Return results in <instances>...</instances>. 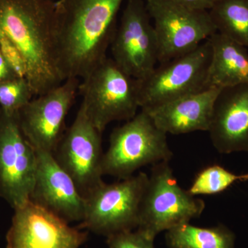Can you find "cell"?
<instances>
[{
    "instance_id": "6da1fadb",
    "label": "cell",
    "mask_w": 248,
    "mask_h": 248,
    "mask_svg": "<svg viewBox=\"0 0 248 248\" xmlns=\"http://www.w3.org/2000/svg\"><path fill=\"white\" fill-rule=\"evenodd\" d=\"M123 1H55L59 66L65 80L84 79L107 58Z\"/></svg>"
},
{
    "instance_id": "7a4b0ae2",
    "label": "cell",
    "mask_w": 248,
    "mask_h": 248,
    "mask_svg": "<svg viewBox=\"0 0 248 248\" xmlns=\"http://www.w3.org/2000/svg\"><path fill=\"white\" fill-rule=\"evenodd\" d=\"M0 33L22 54L26 79L35 95H42L65 81L59 66L55 1L0 0Z\"/></svg>"
},
{
    "instance_id": "3957f363",
    "label": "cell",
    "mask_w": 248,
    "mask_h": 248,
    "mask_svg": "<svg viewBox=\"0 0 248 248\" xmlns=\"http://www.w3.org/2000/svg\"><path fill=\"white\" fill-rule=\"evenodd\" d=\"M172 156L167 134L148 112L141 110L112 130L103 156V174L126 179L143 166L170 161Z\"/></svg>"
},
{
    "instance_id": "277c9868",
    "label": "cell",
    "mask_w": 248,
    "mask_h": 248,
    "mask_svg": "<svg viewBox=\"0 0 248 248\" xmlns=\"http://www.w3.org/2000/svg\"><path fill=\"white\" fill-rule=\"evenodd\" d=\"M81 104L90 120L103 133L109 124L128 121L138 114V80L107 58L79 84Z\"/></svg>"
},
{
    "instance_id": "5b68a950",
    "label": "cell",
    "mask_w": 248,
    "mask_h": 248,
    "mask_svg": "<svg viewBox=\"0 0 248 248\" xmlns=\"http://www.w3.org/2000/svg\"><path fill=\"white\" fill-rule=\"evenodd\" d=\"M205 207L203 200L178 184L169 161L158 163L148 177L137 229L155 239L161 232L198 218Z\"/></svg>"
},
{
    "instance_id": "8992f818",
    "label": "cell",
    "mask_w": 248,
    "mask_h": 248,
    "mask_svg": "<svg viewBox=\"0 0 248 248\" xmlns=\"http://www.w3.org/2000/svg\"><path fill=\"white\" fill-rule=\"evenodd\" d=\"M208 40L182 56L161 63L145 79L138 80L139 104L146 112L200 93L207 88L212 59Z\"/></svg>"
},
{
    "instance_id": "52a82bcc",
    "label": "cell",
    "mask_w": 248,
    "mask_h": 248,
    "mask_svg": "<svg viewBox=\"0 0 248 248\" xmlns=\"http://www.w3.org/2000/svg\"><path fill=\"white\" fill-rule=\"evenodd\" d=\"M148 177L141 172L113 184L103 182L85 197L84 218L78 228L106 237L136 230Z\"/></svg>"
},
{
    "instance_id": "ba28073f",
    "label": "cell",
    "mask_w": 248,
    "mask_h": 248,
    "mask_svg": "<svg viewBox=\"0 0 248 248\" xmlns=\"http://www.w3.org/2000/svg\"><path fill=\"white\" fill-rule=\"evenodd\" d=\"M154 22L159 63L195 50L217 32L209 11L188 9L170 0H146Z\"/></svg>"
},
{
    "instance_id": "9c48e42d",
    "label": "cell",
    "mask_w": 248,
    "mask_h": 248,
    "mask_svg": "<svg viewBox=\"0 0 248 248\" xmlns=\"http://www.w3.org/2000/svg\"><path fill=\"white\" fill-rule=\"evenodd\" d=\"M37 167V151L23 134L17 113L0 108V197L13 208L30 201Z\"/></svg>"
},
{
    "instance_id": "30bf717a",
    "label": "cell",
    "mask_w": 248,
    "mask_h": 248,
    "mask_svg": "<svg viewBox=\"0 0 248 248\" xmlns=\"http://www.w3.org/2000/svg\"><path fill=\"white\" fill-rule=\"evenodd\" d=\"M143 0H128L111 42L112 60L138 80L145 79L159 62L154 26Z\"/></svg>"
},
{
    "instance_id": "8fae6325",
    "label": "cell",
    "mask_w": 248,
    "mask_h": 248,
    "mask_svg": "<svg viewBox=\"0 0 248 248\" xmlns=\"http://www.w3.org/2000/svg\"><path fill=\"white\" fill-rule=\"evenodd\" d=\"M102 134L81 104L74 122L53 153L84 198L104 182Z\"/></svg>"
},
{
    "instance_id": "7c38bea8",
    "label": "cell",
    "mask_w": 248,
    "mask_h": 248,
    "mask_svg": "<svg viewBox=\"0 0 248 248\" xmlns=\"http://www.w3.org/2000/svg\"><path fill=\"white\" fill-rule=\"evenodd\" d=\"M79 78L32 99L17 112L24 136L35 150L53 153L65 133L66 119L79 91Z\"/></svg>"
},
{
    "instance_id": "4fadbf2b",
    "label": "cell",
    "mask_w": 248,
    "mask_h": 248,
    "mask_svg": "<svg viewBox=\"0 0 248 248\" xmlns=\"http://www.w3.org/2000/svg\"><path fill=\"white\" fill-rule=\"evenodd\" d=\"M89 232L31 201L14 209L6 248H80Z\"/></svg>"
},
{
    "instance_id": "5bb4252c",
    "label": "cell",
    "mask_w": 248,
    "mask_h": 248,
    "mask_svg": "<svg viewBox=\"0 0 248 248\" xmlns=\"http://www.w3.org/2000/svg\"><path fill=\"white\" fill-rule=\"evenodd\" d=\"M37 173L31 202L68 223L84 218L85 200L53 153L36 150Z\"/></svg>"
},
{
    "instance_id": "9a60e30c",
    "label": "cell",
    "mask_w": 248,
    "mask_h": 248,
    "mask_svg": "<svg viewBox=\"0 0 248 248\" xmlns=\"http://www.w3.org/2000/svg\"><path fill=\"white\" fill-rule=\"evenodd\" d=\"M208 132L221 154L248 152V84L221 90Z\"/></svg>"
},
{
    "instance_id": "2e32d148",
    "label": "cell",
    "mask_w": 248,
    "mask_h": 248,
    "mask_svg": "<svg viewBox=\"0 0 248 248\" xmlns=\"http://www.w3.org/2000/svg\"><path fill=\"white\" fill-rule=\"evenodd\" d=\"M221 90L218 88L205 89L147 112L166 134L182 135L208 131L214 105Z\"/></svg>"
},
{
    "instance_id": "e0dca14e",
    "label": "cell",
    "mask_w": 248,
    "mask_h": 248,
    "mask_svg": "<svg viewBox=\"0 0 248 248\" xmlns=\"http://www.w3.org/2000/svg\"><path fill=\"white\" fill-rule=\"evenodd\" d=\"M208 41L213 54L207 88L222 89L248 84L247 48L218 32L211 36Z\"/></svg>"
},
{
    "instance_id": "ac0fdd59",
    "label": "cell",
    "mask_w": 248,
    "mask_h": 248,
    "mask_svg": "<svg viewBox=\"0 0 248 248\" xmlns=\"http://www.w3.org/2000/svg\"><path fill=\"white\" fill-rule=\"evenodd\" d=\"M170 248H234L235 235L227 227L200 228L182 223L166 231Z\"/></svg>"
},
{
    "instance_id": "d6986e66",
    "label": "cell",
    "mask_w": 248,
    "mask_h": 248,
    "mask_svg": "<svg viewBox=\"0 0 248 248\" xmlns=\"http://www.w3.org/2000/svg\"><path fill=\"white\" fill-rule=\"evenodd\" d=\"M209 14L217 32L248 48V0H218Z\"/></svg>"
},
{
    "instance_id": "ffe728a7",
    "label": "cell",
    "mask_w": 248,
    "mask_h": 248,
    "mask_svg": "<svg viewBox=\"0 0 248 248\" xmlns=\"http://www.w3.org/2000/svg\"><path fill=\"white\" fill-rule=\"evenodd\" d=\"M238 181L247 182V173L238 175L219 165H210L197 173L187 191L195 197L217 195L224 192Z\"/></svg>"
},
{
    "instance_id": "44dd1931",
    "label": "cell",
    "mask_w": 248,
    "mask_h": 248,
    "mask_svg": "<svg viewBox=\"0 0 248 248\" xmlns=\"http://www.w3.org/2000/svg\"><path fill=\"white\" fill-rule=\"evenodd\" d=\"M35 95L25 78L16 77L0 83V108L8 113H17Z\"/></svg>"
},
{
    "instance_id": "7402d4cb",
    "label": "cell",
    "mask_w": 248,
    "mask_h": 248,
    "mask_svg": "<svg viewBox=\"0 0 248 248\" xmlns=\"http://www.w3.org/2000/svg\"><path fill=\"white\" fill-rule=\"evenodd\" d=\"M155 238L140 230L121 232L107 237L109 248H155Z\"/></svg>"
},
{
    "instance_id": "603a6c76",
    "label": "cell",
    "mask_w": 248,
    "mask_h": 248,
    "mask_svg": "<svg viewBox=\"0 0 248 248\" xmlns=\"http://www.w3.org/2000/svg\"><path fill=\"white\" fill-rule=\"evenodd\" d=\"M0 53L16 76L26 78L27 66L22 54L16 46L1 33H0Z\"/></svg>"
},
{
    "instance_id": "cb8c5ba5",
    "label": "cell",
    "mask_w": 248,
    "mask_h": 248,
    "mask_svg": "<svg viewBox=\"0 0 248 248\" xmlns=\"http://www.w3.org/2000/svg\"><path fill=\"white\" fill-rule=\"evenodd\" d=\"M176 4L188 9L209 11L218 0H170Z\"/></svg>"
},
{
    "instance_id": "d4e9b609",
    "label": "cell",
    "mask_w": 248,
    "mask_h": 248,
    "mask_svg": "<svg viewBox=\"0 0 248 248\" xmlns=\"http://www.w3.org/2000/svg\"><path fill=\"white\" fill-rule=\"evenodd\" d=\"M17 77L14 71L10 68L8 63L0 53V83L4 82L6 80L13 79Z\"/></svg>"
},
{
    "instance_id": "484cf974",
    "label": "cell",
    "mask_w": 248,
    "mask_h": 248,
    "mask_svg": "<svg viewBox=\"0 0 248 248\" xmlns=\"http://www.w3.org/2000/svg\"><path fill=\"white\" fill-rule=\"evenodd\" d=\"M247 174H248V172L247 173Z\"/></svg>"
}]
</instances>
